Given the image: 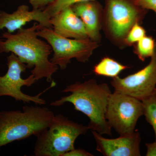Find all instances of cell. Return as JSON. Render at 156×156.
<instances>
[{
    "label": "cell",
    "instance_id": "9c48e42d",
    "mask_svg": "<svg viewBox=\"0 0 156 156\" xmlns=\"http://www.w3.org/2000/svg\"><path fill=\"white\" fill-rule=\"evenodd\" d=\"M115 90L140 101L152 95L156 91V44L150 62L137 72L121 78H112L111 82Z\"/></svg>",
    "mask_w": 156,
    "mask_h": 156
},
{
    "label": "cell",
    "instance_id": "30bf717a",
    "mask_svg": "<svg viewBox=\"0 0 156 156\" xmlns=\"http://www.w3.org/2000/svg\"><path fill=\"white\" fill-rule=\"evenodd\" d=\"M96 144V150L105 156H140L141 137L139 131L129 135H120L115 139L105 138L92 131Z\"/></svg>",
    "mask_w": 156,
    "mask_h": 156
},
{
    "label": "cell",
    "instance_id": "4fadbf2b",
    "mask_svg": "<svg viewBox=\"0 0 156 156\" xmlns=\"http://www.w3.org/2000/svg\"><path fill=\"white\" fill-rule=\"evenodd\" d=\"M53 30L57 34L68 38H89L83 21L71 7L62 10L50 18Z\"/></svg>",
    "mask_w": 156,
    "mask_h": 156
},
{
    "label": "cell",
    "instance_id": "6da1fadb",
    "mask_svg": "<svg viewBox=\"0 0 156 156\" xmlns=\"http://www.w3.org/2000/svg\"><path fill=\"white\" fill-rule=\"evenodd\" d=\"M42 27L36 22L29 28L20 29L15 34L4 33L2 36L4 40H0V53H14L27 69L34 68L31 73L37 81L45 78L51 83L58 67L49 59L51 46L38 38L37 31Z\"/></svg>",
    "mask_w": 156,
    "mask_h": 156
},
{
    "label": "cell",
    "instance_id": "5bb4252c",
    "mask_svg": "<svg viewBox=\"0 0 156 156\" xmlns=\"http://www.w3.org/2000/svg\"><path fill=\"white\" fill-rule=\"evenodd\" d=\"M129 68L113 58L105 57L95 65L93 71L96 75L113 78L118 76L122 71Z\"/></svg>",
    "mask_w": 156,
    "mask_h": 156
},
{
    "label": "cell",
    "instance_id": "e0dca14e",
    "mask_svg": "<svg viewBox=\"0 0 156 156\" xmlns=\"http://www.w3.org/2000/svg\"><path fill=\"white\" fill-rule=\"evenodd\" d=\"M92 0H56L46 7L43 11L50 18L55 16L63 9L78 4Z\"/></svg>",
    "mask_w": 156,
    "mask_h": 156
},
{
    "label": "cell",
    "instance_id": "8fae6325",
    "mask_svg": "<svg viewBox=\"0 0 156 156\" xmlns=\"http://www.w3.org/2000/svg\"><path fill=\"white\" fill-rule=\"evenodd\" d=\"M31 21L38 23L43 27L53 28L50 17L41 9L30 11L28 6L23 5L12 14L0 11V30L5 28L8 32L12 33Z\"/></svg>",
    "mask_w": 156,
    "mask_h": 156
},
{
    "label": "cell",
    "instance_id": "52a82bcc",
    "mask_svg": "<svg viewBox=\"0 0 156 156\" xmlns=\"http://www.w3.org/2000/svg\"><path fill=\"white\" fill-rule=\"evenodd\" d=\"M143 109L141 101L115 90L109 98L105 118L120 135H129L135 131L137 121L143 115Z\"/></svg>",
    "mask_w": 156,
    "mask_h": 156
},
{
    "label": "cell",
    "instance_id": "ac0fdd59",
    "mask_svg": "<svg viewBox=\"0 0 156 156\" xmlns=\"http://www.w3.org/2000/svg\"><path fill=\"white\" fill-rule=\"evenodd\" d=\"M146 32L140 23H136L131 29L125 40L126 46H131L136 44L145 36Z\"/></svg>",
    "mask_w": 156,
    "mask_h": 156
},
{
    "label": "cell",
    "instance_id": "44dd1931",
    "mask_svg": "<svg viewBox=\"0 0 156 156\" xmlns=\"http://www.w3.org/2000/svg\"><path fill=\"white\" fill-rule=\"evenodd\" d=\"M92 154L83 149H73L66 153L62 156H93Z\"/></svg>",
    "mask_w": 156,
    "mask_h": 156
},
{
    "label": "cell",
    "instance_id": "ffe728a7",
    "mask_svg": "<svg viewBox=\"0 0 156 156\" xmlns=\"http://www.w3.org/2000/svg\"><path fill=\"white\" fill-rule=\"evenodd\" d=\"M136 2L143 9L156 11V0H136Z\"/></svg>",
    "mask_w": 156,
    "mask_h": 156
},
{
    "label": "cell",
    "instance_id": "2e32d148",
    "mask_svg": "<svg viewBox=\"0 0 156 156\" xmlns=\"http://www.w3.org/2000/svg\"><path fill=\"white\" fill-rule=\"evenodd\" d=\"M143 115L153 128L156 141V91L152 95L142 101Z\"/></svg>",
    "mask_w": 156,
    "mask_h": 156
},
{
    "label": "cell",
    "instance_id": "277c9868",
    "mask_svg": "<svg viewBox=\"0 0 156 156\" xmlns=\"http://www.w3.org/2000/svg\"><path fill=\"white\" fill-rule=\"evenodd\" d=\"M88 126L79 124L63 115H54L49 127L36 136L35 156H62L75 148L76 139L87 134Z\"/></svg>",
    "mask_w": 156,
    "mask_h": 156
},
{
    "label": "cell",
    "instance_id": "d6986e66",
    "mask_svg": "<svg viewBox=\"0 0 156 156\" xmlns=\"http://www.w3.org/2000/svg\"><path fill=\"white\" fill-rule=\"evenodd\" d=\"M30 4L33 7V9H44L54 2L56 0H28Z\"/></svg>",
    "mask_w": 156,
    "mask_h": 156
},
{
    "label": "cell",
    "instance_id": "3957f363",
    "mask_svg": "<svg viewBox=\"0 0 156 156\" xmlns=\"http://www.w3.org/2000/svg\"><path fill=\"white\" fill-rule=\"evenodd\" d=\"M54 115L48 108L37 105L23 106L22 111L0 112V148L36 136L49 127Z\"/></svg>",
    "mask_w": 156,
    "mask_h": 156
},
{
    "label": "cell",
    "instance_id": "ba28073f",
    "mask_svg": "<svg viewBox=\"0 0 156 156\" xmlns=\"http://www.w3.org/2000/svg\"><path fill=\"white\" fill-rule=\"evenodd\" d=\"M8 70L6 74L0 76V97L10 96L16 101H22L24 103L33 102L36 105L46 104V101L41 96L51 88L56 86V83L53 81L50 87L35 96L27 95L21 91L22 87H30L37 82L33 74L25 79L21 77L22 73L25 72L27 66L20 60L14 53H11L7 57Z\"/></svg>",
    "mask_w": 156,
    "mask_h": 156
},
{
    "label": "cell",
    "instance_id": "603a6c76",
    "mask_svg": "<svg viewBox=\"0 0 156 156\" xmlns=\"http://www.w3.org/2000/svg\"><path fill=\"white\" fill-rule=\"evenodd\" d=\"M154 12H155L156 14V11H154Z\"/></svg>",
    "mask_w": 156,
    "mask_h": 156
},
{
    "label": "cell",
    "instance_id": "5b68a950",
    "mask_svg": "<svg viewBox=\"0 0 156 156\" xmlns=\"http://www.w3.org/2000/svg\"><path fill=\"white\" fill-rule=\"evenodd\" d=\"M147 10L140 7L136 0H105L103 27L112 42L122 47L131 29L140 23Z\"/></svg>",
    "mask_w": 156,
    "mask_h": 156
},
{
    "label": "cell",
    "instance_id": "7a4b0ae2",
    "mask_svg": "<svg viewBox=\"0 0 156 156\" xmlns=\"http://www.w3.org/2000/svg\"><path fill=\"white\" fill-rule=\"evenodd\" d=\"M62 92L70 94L52 101L50 105L58 107L66 102L72 104L75 110L89 118V130L101 134L112 136V128L105 118L109 98L112 94L106 83H98L96 80L90 79L83 83L76 82L67 86Z\"/></svg>",
    "mask_w": 156,
    "mask_h": 156
},
{
    "label": "cell",
    "instance_id": "7c38bea8",
    "mask_svg": "<svg viewBox=\"0 0 156 156\" xmlns=\"http://www.w3.org/2000/svg\"><path fill=\"white\" fill-rule=\"evenodd\" d=\"M71 7L83 21L89 38L100 43L103 18V9L100 3L92 0L78 3Z\"/></svg>",
    "mask_w": 156,
    "mask_h": 156
},
{
    "label": "cell",
    "instance_id": "9a60e30c",
    "mask_svg": "<svg viewBox=\"0 0 156 156\" xmlns=\"http://www.w3.org/2000/svg\"><path fill=\"white\" fill-rule=\"evenodd\" d=\"M156 42L151 36H145L137 42L134 47V52L140 60L144 61L151 57L154 53Z\"/></svg>",
    "mask_w": 156,
    "mask_h": 156
},
{
    "label": "cell",
    "instance_id": "7402d4cb",
    "mask_svg": "<svg viewBox=\"0 0 156 156\" xmlns=\"http://www.w3.org/2000/svg\"><path fill=\"white\" fill-rule=\"evenodd\" d=\"M147 151V156H156V141L151 143H146L145 144Z\"/></svg>",
    "mask_w": 156,
    "mask_h": 156
},
{
    "label": "cell",
    "instance_id": "8992f818",
    "mask_svg": "<svg viewBox=\"0 0 156 156\" xmlns=\"http://www.w3.org/2000/svg\"><path fill=\"white\" fill-rule=\"evenodd\" d=\"M38 36L47 41L53 52L50 61L60 69H66L73 58L81 62L89 61L99 43L90 39H72L57 34L52 29L42 27L37 31Z\"/></svg>",
    "mask_w": 156,
    "mask_h": 156
}]
</instances>
